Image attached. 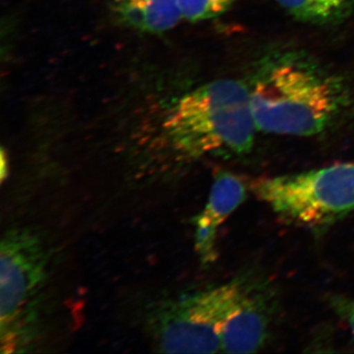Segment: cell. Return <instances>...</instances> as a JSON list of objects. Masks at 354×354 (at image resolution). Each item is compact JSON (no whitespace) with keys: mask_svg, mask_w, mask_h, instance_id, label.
<instances>
[{"mask_svg":"<svg viewBox=\"0 0 354 354\" xmlns=\"http://www.w3.org/2000/svg\"><path fill=\"white\" fill-rule=\"evenodd\" d=\"M257 131L248 85L214 81L186 93L165 113L153 142L156 158L174 167L207 156H243Z\"/></svg>","mask_w":354,"mask_h":354,"instance_id":"1","label":"cell"},{"mask_svg":"<svg viewBox=\"0 0 354 354\" xmlns=\"http://www.w3.org/2000/svg\"><path fill=\"white\" fill-rule=\"evenodd\" d=\"M248 85L258 131L309 137L329 129L346 102L341 81L297 51L267 55Z\"/></svg>","mask_w":354,"mask_h":354,"instance_id":"2","label":"cell"},{"mask_svg":"<svg viewBox=\"0 0 354 354\" xmlns=\"http://www.w3.org/2000/svg\"><path fill=\"white\" fill-rule=\"evenodd\" d=\"M48 254L39 235L16 228L0 247L1 353H24L37 332L39 301L48 281Z\"/></svg>","mask_w":354,"mask_h":354,"instance_id":"3","label":"cell"},{"mask_svg":"<svg viewBox=\"0 0 354 354\" xmlns=\"http://www.w3.org/2000/svg\"><path fill=\"white\" fill-rule=\"evenodd\" d=\"M254 192L281 220L322 234L354 211V162L267 177Z\"/></svg>","mask_w":354,"mask_h":354,"instance_id":"4","label":"cell"},{"mask_svg":"<svg viewBox=\"0 0 354 354\" xmlns=\"http://www.w3.org/2000/svg\"><path fill=\"white\" fill-rule=\"evenodd\" d=\"M244 278L167 300L153 315L152 330L165 353H216L221 334L234 308Z\"/></svg>","mask_w":354,"mask_h":354,"instance_id":"5","label":"cell"},{"mask_svg":"<svg viewBox=\"0 0 354 354\" xmlns=\"http://www.w3.org/2000/svg\"><path fill=\"white\" fill-rule=\"evenodd\" d=\"M274 307V291L266 283L244 278L239 299L223 325L221 351L251 353L260 351L269 337Z\"/></svg>","mask_w":354,"mask_h":354,"instance_id":"6","label":"cell"},{"mask_svg":"<svg viewBox=\"0 0 354 354\" xmlns=\"http://www.w3.org/2000/svg\"><path fill=\"white\" fill-rule=\"evenodd\" d=\"M246 193L245 184L239 176L228 171L216 174L204 209L191 220L195 227V250L203 265L216 260L218 228L243 203Z\"/></svg>","mask_w":354,"mask_h":354,"instance_id":"7","label":"cell"},{"mask_svg":"<svg viewBox=\"0 0 354 354\" xmlns=\"http://www.w3.org/2000/svg\"><path fill=\"white\" fill-rule=\"evenodd\" d=\"M111 8L121 24L149 34L169 31L183 20L177 0H111Z\"/></svg>","mask_w":354,"mask_h":354,"instance_id":"8","label":"cell"},{"mask_svg":"<svg viewBox=\"0 0 354 354\" xmlns=\"http://www.w3.org/2000/svg\"><path fill=\"white\" fill-rule=\"evenodd\" d=\"M300 22L316 26L341 24L354 11V0H276Z\"/></svg>","mask_w":354,"mask_h":354,"instance_id":"9","label":"cell"},{"mask_svg":"<svg viewBox=\"0 0 354 354\" xmlns=\"http://www.w3.org/2000/svg\"><path fill=\"white\" fill-rule=\"evenodd\" d=\"M239 0H177L183 20L200 22L214 19L225 12Z\"/></svg>","mask_w":354,"mask_h":354,"instance_id":"10","label":"cell"},{"mask_svg":"<svg viewBox=\"0 0 354 354\" xmlns=\"http://www.w3.org/2000/svg\"><path fill=\"white\" fill-rule=\"evenodd\" d=\"M330 305L335 313L344 322L348 324L354 342V299L341 297V295H335L330 298Z\"/></svg>","mask_w":354,"mask_h":354,"instance_id":"11","label":"cell"},{"mask_svg":"<svg viewBox=\"0 0 354 354\" xmlns=\"http://www.w3.org/2000/svg\"><path fill=\"white\" fill-rule=\"evenodd\" d=\"M0 174H1V180L4 181L7 174H8V164H7V158L4 149H2L1 151V171H0Z\"/></svg>","mask_w":354,"mask_h":354,"instance_id":"12","label":"cell"}]
</instances>
